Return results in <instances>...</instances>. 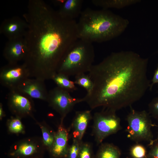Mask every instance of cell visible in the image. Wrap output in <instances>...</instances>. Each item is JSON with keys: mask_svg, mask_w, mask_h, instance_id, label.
<instances>
[{"mask_svg": "<svg viewBox=\"0 0 158 158\" xmlns=\"http://www.w3.org/2000/svg\"><path fill=\"white\" fill-rule=\"evenodd\" d=\"M28 24L23 63L30 77L52 80L71 45L78 38L77 22L64 18L42 0H30L23 15Z\"/></svg>", "mask_w": 158, "mask_h": 158, "instance_id": "6da1fadb", "label": "cell"}, {"mask_svg": "<svg viewBox=\"0 0 158 158\" xmlns=\"http://www.w3.org/2000/svg\"><path fill=\"white\" fill-rule=\"evenodd\" d=\"M148 60L131 51L112 53L92 66L88 75L93 89L83 102L91 109L102 107L116 111L131 107L150 87Z\"/></svg>", "mask_w": 158, "mask_h": 158, "instance_id": "7a4b0ae2", "label": "cell"}, {"mask_svg": "<svg viewBox=\"0 0 158 158\" xmlns=\"http://www.w3.org/2000/svg\"><path fill=\"white\" fill-rule=\"evenodd\" d=\"M129 23L128 20L107 9L87 8L77 22L78 38L92 43L102 42L120 35Z\"/></svg>", "mask_w": 158, "mask_h": 158, "instance_id": "3957f363", "label": "cell"}, {"mask_svg": "<svg viewBox=\"0 0 158 158\" xmlns=\"http://www.w3.org/2000/svg\"><path fill=\"white\" fill-rule=\"evenodd\" d=\"M95 57L92 43L78 38L66 53L57 73L69 77L89 72L93 65Z\"/></svg>", "mask_w": 158, "mask_h": 158, "instance_id": "277c9868", "label": "cell"}, {"mask_svg": "<svg viewBox=\"0 0 158 158\" xmlns=\"http://www.w3.org/2000/svg\"><path fill=\"white\" fill-rule=\"evenodd\" d=\"M127 137L137 143L147 141L150 144L153 140L151 128L154 125L149 113L145 110L138 111L130 108L127 116Z\"/></svg>", "mask_w": 158, "mask_h": 158, "instance_id": "5b68a950", "label": "cell"}, {"mask_svg": "<svg viewBox=\"0 0 158 158\" xmlns=\"http://www.w3.org/2000/svg\"><path fill=\"white\" fill-rule=\"evenodd\" d=\"M105 109L95 113L92 117V134L97 145H100L107 137L121 129V120L116 115V111Z\"/></svg>", "mask_w": 158, "mask_h": 158, "instance_id": "8992f818", "label": "cell"}, {"mask_svg": "<svg viewBox=\"0 0 158 158\" xmlns=\"http://www.w3.org/2000/svg\"><path fill=\"white\" fill-rule=\"evenodd\" d=\"M47 102L61 117V123L67 115L72 111L75 105L83 102L82 98L72 97L69 92L58 86L48 92Z\"/></svg>", "mask_w": 158, "mask_h": 158, "instance_id": "52a82bcc", "label": "cell"}, {"mask_svg": "<svg viewBox=\"0 0 158 158\" xmlns=\"http://www.w3.org/2000/svg\"><path fill=\"white\" fill-rule=\"evenodd\" d=\"M32 99L17 89L10 90L7 96L8 108L15 116L21 118L32 117L35 111Z\"/></svg>", "mask_w": 158, "mask_h": 158, "instance_id": "ba28073f", "label": "cell"}, {"mask_svg": "<svg viewBox=\"0 0 158 158\" xmlns=\"http://www.w3.org/2000/svg\"><path fill=\"white\" fill-rule=\"evenodd\" d=\"M29 77L28 71L23 63H8L0 69V83L9 90L17 89Z\"/></svg>", "mask_w": 158, "mask_h": 158, "instance_id": "9c48e42d", "label": "cell"}, {"mask_svg": "<svg viewBox=\"0 0 158 158\" xmlns=\"http://www.w3.org/2000/svg\"><path fill=\"white\" fill-rule=\"evenodd\" d=\"M44 148L42 138H26L12 145L10 154L18 158L28 157L37 154Z\"/></svg>", "mask_w": 158, "mask_h": 158, "instance_id": "30bf717a", "label": "cell"}, {"mask_svg": "<svg viewBox=\"0 0 158 158\" xmlns=\"http://www.w3.org/2000/svg\"><path fill=\"white\" fill-rule=\"evenodd\" d=\"M27 50L24 37L8 40L3 51V55L8 62L11 64L18 63L24 60Z\"/></svg>", "mask_w": 158, "mask_h": 158, "instance_id": "8fae6325", "label": "cell"}, {"mask_svg": "<svg viewBox=\"0 0 158 158\" xmlns=\"http://www.w3.org/2000/svg\"><path fill=\"white\" fill-rule=\"evenodd\" d=\"M28 24L25 19L15 16L5 20L0 27V32L8 40L24 37Z\"/></svg>", "mask_w": 158, "mask_h": 158, "instance_id": "7c38bea8", "label": "cell"}, {"mask_svg": "<svg viewBox=\"0 0 158 158\" xmlns=\"http://www.w3.org/2000/svg\"><path fill=\"white\" fill-rule=\"evenodd\" d=\"M44 81L36 78L30 79L28 78L17 89L32 98L47 101L48 92Z\"/></svg>", "mask_w": 158, "mask_h": 158, "instance_id": "4fadbf2b", "label": "cell"}, {"mask_svg": "<svg viewBox=\"0 0 158 158\" xmlns=\"http://www.w3.org/2000/svg\"><path fill=\"white\" fill-rule=\"evenodd\" d=\"M69 130L60 123L55 132L53 143L49 150L54 158H66L69 146Z\"/></svg>", "mask_w": 158, "mask_h": 158, "instance_id": "5bb4252c", "label": "cell"}, {"mask_svg": "<svg viewBox=\"0 0 158 158\" xmlns=\"http://www.w3.org/2000/svg\"><path fill=\"white\" fill-rule=\"evenodd\" d=\"M92 118L90 110L76 111L71 126L73 138L82 141L88 124Z\"/></svg>", "mask_w": 158, "mask_h": 158, "instance_id": "9a60e30c", "label": "cell"}, {"mask_svg": "<svg viewBox=\"0 0 158 158\" xmlns=\"http://www.w3.org/2000/svg\"><path fill=\"white\" fill-rule=\"evenodd\" d=\"M55 1L59 5V9L57 11L58 13L64 18L75 20L82 11L83 0H59Z\"/></svg>", "mask_w": 158, "mask_h": 158, "instance_id": "2e32d148", "label": "cell"}, {"mask_svg": "<svg viewBox=\"0 0 158 158\" xmlns=\"http://www.w3.org/2000/svg\"><path fill=\"white\" fill-rule=\"evenodd\" d=\"M100 145L94 158H120L121 151L117 146L109 143Z\"/></svg>", "mask_w": 158, "mask_h": 158, "instance_id": "e0dca14e", "label": "cell"}, {"mask_svg": "<svg viewBox=\"0 0 158 158\" xmlns=\"http://www.w3.org/2000/svg\"><path fill=\"white\" fill-rule=\"evenodd\" d=\"M140 1L139 0H93L92 3L94 5L107 9L113 8L121 9L132 5Z\"/></svg>", "mask_w": 158, "mask_h": 158, "instance_id": "ac0fdd59", "label": "cell"}, {"mask_svg": "<svg viewBox=\"0 0 158 158\" xmlns=\"http://www.w3.org/2000/svg\"><path fill=\"white\" fill-rule=\"evenodd\" d=\"M52 80L57 86L69 92H73L77 90L74 81L70 80L69 77L62 74L56 73Z\"/></svg>", "mask_w": 158, "mask_h": 158, "instance_id": "d6986e66", "label": "cell"}, {"mask_svg": "<svg viewBox=\"0 0 158 158\" xmlns=\"http://www.w3.org/2000/svg\"><path fill=\"white\" fill-rule=\"evenodd\" d=\"M42 133V140L45 148L49 150L53 143L55 132L45 124L38 123Z\"/></svg>", "mask_w": 158, "mask_h": 158, "instance_id": "ffe728a7", "label": "cell"}, {"mask_svg": "<svg viewBox=\"0 0 158 158\" xmlns=\"http://www.w3.org/2000/svg\"><path fill=\"white\" fill-rule=\"evenodd\" d=\"M20 118L15 116H12L7 121L8 130L11 133L16 134H24L25 128Z\"/></svg>", "mask_w": 158, "mask_h": 158, "instance_id": "44dd1931", "label": "cell"}, {"mask_svg": "<svg viewBox=\"0 0 158 158\" xmlns=\"http://www.w3.org/2000/svg\"><path fill=\"white\" fill-rule=\"evenodd\" d=\"M74 81L75 84L84 88L86 90L87 94L90 93L93 87V83L89 76L85 73L81 74L75 76Z\"/></svg>", "mask_w": 158, "mask_h": 158, "instance_id": "7402d4cb", "label": "cell"}, {"mask_svg": "<svg viewBox=\"0 0 158 158\" xmlns=\"http://www.w3.org/2000/svg\"><path fill=\"white\" fill-rule=\"evenodd\" d=\"M130 154L131 158H147V152L146 148L138 143L131 147Z\"/></svg>", "mask_w": 158, "mask_h": 158, "instance_id": "603a6c76", "label": "cell"}, {"mask_svg": "<svg viewBox=\"0 0 158 158\" xmlns=\"http://www.w3.org/2000/svg\"><path fill=\"white\" fill-rule=\"evenodd\" d=\"M94 157L92 144L82 141L78 158H94Z\"/></svg>", "mask_w": 158, "mask_h": 158, "instance_id": "cb8c5ba5", "label": "cell"}, {"mask_svg": "<svg viewBox=\"0 0 158 158\" xmlns=\"http://www.w3.org/2000/svg\"><path fill=\"white\" fill-rule=\"evenodd\" d=\"M82 141L73 138L72 144L69 147L67 158H78Z\"/></svg>", "mask_w": 158, "mask_h": 158, "instance_id": "d4e9b609", "label": "cell"}, {"mask_svg": "<svg viewBox=\"0 0 158 158\" xmlns=\"http://www.w3.org/2000/svg\"><path fill=\"white\" fill-rule=\"evenodd\" d=\"M149 114L158 121V97L154 98L148 104Z\"/></svg>", "mask_w": 158, "mask_h": 158, "instance_id": "484cf974", "label": "cell"}, {"mask_svg": "<svg viewBox=\"0 0 158 158\" xmlns=\"http://www.w3.org/2000/svg\"><path fill=\"white\" fill-rule=\"evenodd\" d=\"M149 145L150 148L147 152V158H158V140H153Z\"/></svg>", "mask_w": 158, "mask_h": 158, "instance_id": "4316f807", "label": "cell"}, {"mask_svg": "<svg viewBox=\"0 0 158 158\" xmlns=\"http://www.w3.org/2000/svg\"><path fill=\"white\" fill-rule=\"evenodd\" d=\"M152 82L150 87L151 90H152V87L154 84L158 83V64L152 80Z\"/></svg>", "mask_w": 158, "mask_h": 158, "instance_id": "83f0119b", "label": "cell"}, {"mask_svg": "<svg viewBox=\"0 0 158 158\" xmlns=\"http://www.w3.org/2000/svg\"><path fill=\"white\" fill-rule=\"evenodd\" d=\"M5 115V112L4 111L2 105L1 103L0 104V119L1 120L2 118Z\"/></svg>", "mask_w": 158, "mask_h": 158, "instance_id": "f1b7e54d", "label": "cell"}, {"mask_svg": "<svg viewBox=\"0 0 158 158\" xmlns=\"http://www.w3.org/2000/svg\"><path fill=\"white\" fill-rule=\"evenodd\" d=\"M158 140V136H157V139H155V140Z\"/></svg>", "mask_w": 158, "mask_h": 158, "instance_id": "f546056e", "label": "cell"}, {"mask_svg": "<svg viewBox=\"0 0 158 158\" xmlns=\"http://www.w3.org/2000/svg\"></svg>", "mask_w": 158, "mask_h": 158, "instance_id": "4dcf8cb0", "label": "cell"}]
</instances>
